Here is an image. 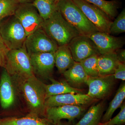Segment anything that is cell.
<instances>
[{
    "mask_svg": "<svg viewBox=\"0 0 125 125\" xmlns=\"http://www.w3.org/2000/svg\"><path fill=\"white\" fill-rule=\"evenodd\" d=\"M52 83L44 84L46 99L49 97L67 93L83 94V91L78 88L71 87L66 81H57L50 79Z\"/></svg>",
    "mask_w": 125,
    "mask_h": 125,
    "instance_id": "cell-20",
    "label": "cell"
},
{
    "mask_svg": "<svg viewBox=\"0 0 125 125\" xmlns=\"http://www.w3.org/2000/svg\"><path fill=\"white\" fill-rule=\"evenodd\" d=\"M120 111L113 118L107 122V125H125V104L121 105Z\"/></svg>",
    "mask_w": 125,
    "mask_h": 125,
    "instance_id": "cell-28",
    "label": "cell"
},
{
    "mask_svg": "<svg viewBox=\"0 0 125 125\" xmlns=\"http://www.w3.org/2000/svg\"><path fill=\"white\" fill-rule=\"evenodd\" d=\"M57 8L62 17L80 35L88 37L99 31L72 0H60L57 2Z\"/></svg>",
    "mask_w": 125,
    "mask_h": 125,
    "instance_id": "cell-3",
    "label": "cell"
},
{
    "mask_svg": "<svg viewBox=\"0 0 125 125\" xmlns=\"http://www.w3.org/2000/svg\"><path fill=\"white\" fill-rule=\"evenodd\" d=\"M63 74L67 83L71 87L76 88H78L83 84H86L89 77L80 62H75L73 65Z\"/></svg>",
    "mask_w": 125,
    "mask_h": 125,
    "instance_id": "cell-16",
    "label": "cell"
},
{
    "mask_svg": "<svg viewBox=\"0 0 125 125\" xmlns=\"http://www.w3.org/2000/svg\"><path fill=\"white\" fill-rule=\"evenodd\" d=\"M54 53L42 52L29 55L34 74L43 78H49L55 65Z\"/></svg>",
    "mask_w": 125,
    "mask_h": 125,
    "instance_id": "cell-14",
    "label": "cell"
},
{
    "mask_svg": "<svg viewBox=\"0 0 125 125\" xmlns=\"http://www.w3.org/2000/svg\"><path fill=\"white\" fill-rule=\"evenodd\" d=\"M99 55H94L85 58L80 62L81 64L89 77L100 76L97 66V60Z\"/></svg>",
    "mask_w": 125,
    "mask_h": 125,
    "instance_id": "cell-25",
    "label": "cell"
},
{
    "mask_svg": "<svg viewBox=\"0 0 125 125\" xmlns=\"http://www.w3.org/2000/svg\"><path fill=\"white\" fill-rule=\"evenodd\" d=\"M125 98V83L122 84L117 91L114 98L109 103L107 109L103 115L101 123L107 122L111 119L114 113L120 108Z\"/></svg>",
    "mask_w": 125,
    "mask_h": 125,
    "instance_id": "cell-22",
    "label": "cell"
},
{
    "mask_svg": "<svg viewBox=\"0 0 125 125\" xmlns=\"http://www.w3.org/2000/svg\"><path fill=\"white\" fill-rule=\"evenodd\" d=\"M55 125H76L75 124L72 123L71 122L69 121V122H63L61 121H60V122L57 123Z\"/></svg>",
    "mask_w": 125,
    "mask_h": 125,
    "instance_id": "cell-33",
    "label": "cell"
},
{
    "mask_svg": "<svg viewBox=\"0 0 125 125\" xmlns=\"http://www.w3.org/2000/svg\"><path fill=\"white\" fill-rule=\"evenodd\" d=\"M94 5L105 12L112 20L115 19L118 14V9L120 6L117 0H84Z\"/></svg>",
    "mask_w": 125,
    "mask_h": 125,
    "instance_id": "cell-23",
    "label": "cell"
},
{
    "mask_svg": "<svg viewBox=\"0 0 125 125\" xmlns=\"http://www.w3.org/2000/svg\"><path fill=\"white\" fill-rule=\"evenodd\" d=\"M120 62L115 52L99 55L97 60L99 75L113 74Z\"/></svg>",
    "mask_w": 125,
    "mask_h": 125,
    "instance_id": "cell-17",
    "label": "cell"
},
{
    "mask_svg": "<svg viewBox=\"0 0 125 125\" xmlns=\"http://www.w3.org/2000/svg\"><path fill=\"white\" fill-rule=\"evenodd\" d=\"M24 46L29 55L42 52H55L58 47L42 28L27 36Z\"/></svg>",
    "mask_w": 125,
    "mask_h": 125,
    "instance_id": "cell-7",
    "label": "cell"
},
{
    "mask_svg": "<svg viewBox=\"0 0 125 125\" xmlns=\"http://www.w3.org/2000/svg\"><path fill=\"white\" fill-rule=\"evenodd\" d=\"M98 100L83 94L67 93L49 97L46 99L45 106L55 107L65 105L88 106Z\"/></svg>",
    "mask_w": 125,
    "mask_h": 125,
    "instance_id": "cell-12",
    "label": "cell"
},
{
    "mask_svg": "<svg viewBox=\"0 0 125 125\" xmlns=\"http://www.w3.org/2000/svg\"><path fill=\"white\" fill-rule=\"evenodd\" d=\"M14 15L23 27L27 36L42 28L44 21L32 3L19 5Z\"/></svg>",
    "mask_w": 125,
    "mask_h": 125,
    "instance_id": "cell-8",
    "label": "cell"
},
{
    "mask_svg": "<svg viewBox=\"0 0 125 125\" xmlns=\"http://www.w3.org/2000/svg\"><path fill=\"white\" fill-rule=\"evenodd\" d=\"M19 4L16 0H0V21L14 15Z\"/></svg>",
    "mask_w": 125,
    "mask_h": 125,
    "instance_id": "cell-26",
    "label": "cell"
},
{
    "mask_svg": "<svg viewBox=\"0 0 125 125\" xmlns=\"http://www.w3.org/2000/svg\"><path fill=\"white\" fill-rule=\"evenodd\" d=\"M118 60L120 62L125 63V49H120L117 50L115 52Z\"/></svg>",
    "mask_w": 125,
    "mask_h": 125,
    "instance_id": "cell-31",
    "label": "cell"
},
{
    "mask_svg": "<svg viewBox=\"0 0 125 125\" xmlns=\"http://www.w3.org/2000/svg\"><path fill=\"white\" fill-rule=\"evenodd\" d=\"M74 61L80 62L94 55H100L94 42L88 36L79 35L68 44Z\"/></svg>",
    "mask_w": 125,
    "mask_h": 125,
    "instance_id": "cell-10",
    "label": "cell"
},
{
    "mask_svg": "<svg viewBox=\"0 0 125 125\" xmlns=\"http://www.w3.org/2000/svg\"><path fill=\"white\" fill-rule=\"evenodd\" d=\"M113 75L115 79H120L125 81V63L120 62L116 69L115 70Z\"/></svg>",
    "mask_w": 125,
    "mask_h": 125,
    "instance_id": "cell-29",
    "label": "cell"
},
{
    "mask_svg": "<svg viewBox=\"0 0 125 125\" xmlns=\"http://www.w3.org/2000/svg\"><path fill=\"white\" fill-rule=\"evenodd\" d=\"M99 125H107V123L106 122L105 123H101Z\"/></svg>",
    "mask_w": 125,
    "mask_h": 125,
    "instance_id": "cell-34",
    "label": "cell"
},
{
    "mask_svg": "<svg viewBox=\"0 0 125 125\" xmlns=\"http://www.w3.org/2000/svg\"><path fill=\"white\" fill-rule=\"evenodd\" d=\"M125 32V9L124 8L112 22L109 29V34L115 35Z\"/></svg>",
    "mask_w": 125,
    "mask_h": 125,
    "instance_id": "cell-27",
    "label": "cell"
},
{
    "mask_svg": "<svg viewBox=\"0 0 125 125\" xmlns=\"http://www.w3.org/2000/svg\"><path fill=\"white\" fill-rule=\"evenodd\" d=\"M32 4L44 21L48 19L57 10L56 0H34Z\"/></svg>",
    "mask_w": 125,
    "mask_h": 125,
    "instance_id": "cell-24",
    "label": "cell"
},
{
    "mask_svg": "<svg viewBox=\"0 0 125 125\" xmlns=\"http://www.w3.org/2000/svg\"><path fill=\"white\" fill-rule=\"evenodd\" d=\"M20 4L32 3L34 0H16Z\"/></svg>",
    "mask_w": 125,
    "mask_h": 125,
    "instance_id": "cell-32",
    "label": "cell"
},
{
    "mask_svg": "<svg viewBox=\"0 0 125 125\" xmlns=\"http://www.w3.org/2000/svg\"><path fill=\"white\" fill-rule=\"evenodd\" d=\"M60 0H56V1L57 2H58V1H59Z\"/></svg>",
    "mask_w": 125,
    "mask_h": 125,
    "instance_id": "cell-36",
    "label": "cell"
},
{
    "mask_svg": "<svg viewBox=\"0 0 125 125\" xmlns=\"http://www.w3.org/2000/svg\"><path fill=\"white\" fill-rule=\"evenodd\" d=\"M88 37L96 45L100 55L114 52L121 49L125 44L123 38L101 31L95 32Z\"/></svg>",
    "mask_w": 125,
    "mask_h": 125,
    "instance_id": "cell-13",
    "label": "cell"
},
{
    "mask_svg": "<svg viewBox=\"0 0 125 125\" xmlns=\"http://www.w3.org/2000/svg\"><path fill=\"white\" fill-rule=\"evenodd\" d=\"M4 68L12 76L21 78L35 76L29 54L24 46L9 51Z\"/></svg>",
    "mask_w": 125,
    "mask_h": 125,
    "instance_id": "cell-5",
    "label": "cell"
},
{
    "mask_svg": "<svg viewBox=\"0 0 125 125\" xmlns=\"http://www.w3.org/2000/svg\"><path fill=\"white\" fill-rule=\"evenodd\" d=\"M42 28L58 46L68 45L73 38L80 35L58 10L44 21Z\"/></svg>",
    "mask_w": 125,
    "mask_h": 125,
    "instance_id": "cell-2",
    "label": "cell"
},
{
    "mask_svg": "<svg viewBox=\"0 0 125 125\" xmlns=\"http://www.w3.org/2000/svg\"><path fill=\"white\" fill-rule=\"evenodd\" d=\"M87 106L65 105L47 108L45 111L46 118L55 125L62 119H67L72 122L75 119L83 116Z\"/></svg>",
    "mask_w": 125,
    "mask_h": 125,
    "instance_id": "cell-9",
    "label": "cell"
},
{
    "mask_svg": "<svg viewBox=\"0 0 125 125\" xmlns=\"http://www.w3.org/2000/svg\"><path fill=\"white\" fill-rule=\"evenodd\" d=\"M115 80L113 75L89 77L86 84L89 87L87 94L98 101L104 99L111 93Z\"/></svg>",
    "mask_w": 125,
    "mask_h": 125,
    "instance_id": "cell-11",
    "label": "cell"
},
{
    "mask_svg": "<svg viewBox=\"0 0 125 125\" xmlns=\"http://www.w3.org/2000/svg\"><path fill=\"white\" fill-rule=\"evenodd\" d=\"M105 107V103L104 101L92 105L75 125H99L101 123Z\"/></svg>",
    "mask_w": 125,
    "mask_h": 125,
    "instance_id": "cell-18",
    "label": "cell"
},
{
    "mask_svg": "<svg viewBox=\"0 0 125 125\" xmlns=\"http://www.w3.org/2000/svg\"><path fill=\"white\" fill-rule=\"evenodd\" d=\"M0 42H3L2 41V38H1V36L0 34Z\"/></svg>",
    "mask_w": 125,
    "mask_h": 125,
    "instance_id": "cell-35",
    "label": "cell"
},
{
    "mask_svg": "<svg viewBox=\"0 0 125 125\" xmlns=\"http://www.w3.org/2000/svg\"><path fill=\"white\" fill-rule=\"evenodd\" d=\"M0 34L3 42L10 50L23 47L27 37L23 27L14 15L0 21Z\"/></svg>",
    "mask_w": 125,
    "mask_h": 125,
    "instance_id": "cell-4",
    "label": "cell"
},
{
    "mask_svg": "<svg viewBox=\"0 0 125 125\" xmlns=\"http://www.w3.org/2000/svg\"><path fill=\"white\" fill-rule=\"evenodd\" d=\"M15 94L10 75L4 68L0 81V102L1 107L6 109L13 104Z\"/></svg>",
    "mask_w": 125,
    "mask_h": 125,
    "instance_id": "cell-15",
    "label": "cell"
},
{
    "mask_svg": "<svg viewBox=\"0 0 125 125\" xmlns=\"http://www.w3.org/2000/svg\"><path fill=\"white\" fill-rule=\"evenodd\" d=\"M54 54L55 65L61 73L70 68L75 62L68 45L59 46Z\"/></svg>",
    "mask_w": 125,
    "mask_h": 125,
    "instance_id": "cell-19",
    "label": "cell"
},
{
    "mask_svg": "<svg viewBox=\"0 0 125 125\" xmlns=\"http://www.w3.org/2000/svg\"><path fill=\"white\" fill-rule=\"evenodd\" d=\"M10 49L3 42H0V66L4 67L7 54Z\"/></svg>",
    "mask_w": 125,
    "mask_h": 125,
    "instance_id": "cell-30",
    "label": "cell"
},
{
    "mask_svg": "<svg viewBox=\"0 0 125 125\" xmlns=\"http://www.w3.org/2000/svg\"><path fill=\"white\" fill-rule=\"evenodd\" d=\"M13 77L17 83L24 98L32 113H45L46 92L44 84L35 76L29 78Z\"/></svg>",
    "mask_w": 125,
    "mask_h": 125,
    "instance_id": "cell-1",
    "label": "cell"
},
{
    "mask_svg": "<svg viewBox=\"0 0 125 125\" xmlns=\"http://www.w3.org/2000/svg\"><path fill=\"white\" fill-rule=\"evenodd\" d=\"M0 125H55L46 118L38 117L32 113L21 118H8L0 120Z\"/></svg>",
    "mask_w": 125,
    "mask_h": 125,
    "instance_id": "cell-21",
    "label": "cell"
},
{
    "mask_svg": "<svg viewBox=\"0 0 125 125\" xmlns=\"http://www.w3.org/2000/svg\"><path fill=\"white\" fill-rule=\"evenodd\" d=\"M99 31L109 34L113 21L105 12L84 0H72Z\"/></svg>",
    "mask_w": 125,
    "mask_h": 125,
    "instance_id": "cell-6",
    "label": "cell"
}]
</instances>
